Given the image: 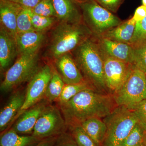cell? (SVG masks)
<instances>
[{"label":"cell","instance_id":"obj_1","mask_svg":"<svg viewBox=\"0 0 146 146\" xmlns=\"http://www.w3.org/2000/svg\"><path fill=\"white\" fill-rule=\"evenodd\" d=\"M59 106L69 127L80 125L89 118L105 117L117 106L111 94L99 93L93 88L82 90Z\"/></svg>","mask_w":146,"mask_h":146},{"label":"cell","instance_id":"obj_2","mask_svg":"<svg viewBox=\"0 0 146 146\" xmlns=\"http://www.w3.org/2000/svg\"><path fill=\"white\" fill-rule=\"evenodd\" d=\"M84 79L96 91L106 93L104 78V56L93 35L72 52Z\"/></svg>","mask_w":146,"mask_h":146},{"label":"cell","instance_id":"obj_3","mask_svg":"<svg viewBox=\"0 0 146 146\" xmlns=\"http://www.w3.org/2000/svg\"><path fill=\"white\" fill-rule=\"evenodd\" d=\"M92 35L83 22L78 24L60 22L52 32L46 55L54 60L72 52Z\"/></svg>","mask_w":146,"mask_h":146},{"label":"cell","instance_id":"obj_4","mask_svg":"<svg viewBox=\"0 0 146 146\" xmlns=\"http://www.w3.org/2000/svg\"><path fill=\"white\" fill-rule=\"evenodd\" d=\"M104 118L107 132L102 146H121L138 123L133 111L123 106H117Z\"/></svg>","mask_w":146,"mask_h":146},{"label":"cell","instance_id":"obj_5","mask_svg":"<svg viewBox=\"0 0 146 146\" xmlns=\"http://www.w3.org/2000/svg\"><path fill=\"white\" fill-rule=\"evenodd\" d=\"M146 74L133 65L129 75L119 89L112 95L117 106L133 110L146 99Z\"/></svg>","mask_w":146,"mask_h":146},{"label":"cell","instance_id":"obj_6","mask_svg":"<svg viewBox=\"0 0 146 146\" xmlns=\"http://www.w3.org/2000/svg\"><path fill=\"white\" fill-rule=\"evenodd\" d=\"M80 7L83 23L94 36H101L123 22L95 0L80 2Z\"/></svg>","mask_w":146,"mask_h":146},{"label":"cell","instance_id":"obj_7","mask_svg":"<svg viewBox=\"0 0 146 146\" xmlns=\"http://www.w3.org/2000/svg\"><path fill=\"white\" fill-rule=\"evenodd\" d=\"M37 53L22 54L6 72L0 86L1 91L6 93L22 84L29 81L39 70Z\"/></svg>","mask_w":146,"mask_h":146},{"label":"cell","instance_id":"obj_8","mask_svg":"<svg viewBox=\"0 0 146 146\" xmlns=\"http://www.w3.org/2000/svg\"><path fill=\"white\" fill-rule=\"evenodd\" d=\"M67 127L60 108L49 104L38 118L32 136L41 140L58 137L66 132Z\"/></svg>","mask_w":146,"mask_h":146},{"label":"cell","instance_id":"obj_9","mask_svg":"<svg viewBox=\"0 0 146 146\" xmlns=\"http://www.w3.org/2000/svg\"><path fill=\"white\" fill-rule=\"evenodd\" d=\"M51 75V65L46 64L39 68L36 74L29 81L25 91V98L23 105L12 123L15 122L27 110L45 99Z\"/></svg>","mask_w":146,"mask_h":146},{"label":"cell","instance_id":"obj_10","mask_svg":"<svg viewBox=\"0 0 146 146\" xmlns=\"http://www.w3.org/2000/svg\"><path fill=\"white\" fill-rule=\"evenodd\" d=\"M133 64L104 56V78L106 86L113 95L127 78Z\"/></svg>","mask_w":146,"mask_h":146},{"label":"cell","instance_id":"obj_11","mask_svg":"<svg viewBox=\"0 0 146 146\" xmlns=\"http://www.w3.org/2000/svg\"><path fill=\"white\" fill-rule=\"evenodd\" d=\"M94 36L104 56L133 65L134 49L129 44L112 41L101 36Z\"/></svg>","mask_w":146,"mask_h":146},{"label":"cell","instance_id":"obj_12","mask_svg":"<svg viewBox=\"0 0 146 146\" xmlns=\"http://www.w3.org/2000/svg\"><path fill=\"white\" fill-rule=\"evenodd\" d=\"M49 103L44 99L27 110L17 119L11 128L20 135H32L38 118Z\"/></svg>","mask_w":146,"mask_h":146},{"label":"cell","instance_id":"obj_13","mask_svg":"<svg viewBox=\"0 0 146 146\" xmlns=\"http://www.w3.org/2000/svg\"><path fill=\"white\" fill-rule=\"evenodd\" d=\"M54 60V67L65 84L86 81L71 53L65 54Z\"/></svg>","mask_w":146,"mask_h":146},{"label":"cell","instance_id":"obj_14","mask_svg":"<svg viewBox=\"0 0 146 146\" xmlns=\"http://www.w3.org/2000/svg\"><path fill=\"white\" fill-rule=\"evenodd\" d=\"M52 1L58 21L70 24L83 22L79 0H52Z\"/></svg>","mask_w":146,"mask_h":146},{"label":"cell","instance_id":"obj_15","mask_svg":"<svg viewBox=\"0 0 146 146\" xmlns=\"http://www.w3.org/2000/svg\"><path fill=\"white\" fill-rule=\"evenodd\" d=\"M26 92L17 91L10 97L7 103L0 112V131L1 133L7 130L13 119L23 105Z\"/></svg>","mask_w":146,"mask_h":146},{"label":"cell","instance_id":"obj_16","mask_svg":"<svg viewBox=\"0 0 146 146\" xmlns=\"http://www.w3.org/2000/svg\"><path fill=\"white\" fill-rule=\"evenodd\" d=\"M23 6L18 3L9 0H0L1 25L16 39L18 35L17 19Z\"/></svg>","mask_w":146,"mask_h":146},{"label":"cell","instance_id":"obj_17","mask_svg":"<svg viewBox=\"0 0 146 146\" xmlns=\"http://www.w3.org/2000/svg\"><path fill=\"white\" fill-rule=\"evenodd\" d=\"M18 53L16 39L4 27L0 29V66L5 70Z\"/></svg>","mask_w":146,"mask_h":146},{"label":"cell","instance_id":"obj_18","mask_svg":"<svg viewBox=\"0 0 146 146\" xmlns=\"http://www.w3.org/2000/svg\"><path fill=\"white\" fill-rule=\"evenodd\" d=\"M46 39L45 32L34 30L18 34L16 41L18 53H37Z\"/></svg>","mask_w":146,"mask_h":146},{"label":"cell","instance_id":"obj_19","mask_svg":"<svg viewBox=\"0 0 146 146\" xmlns=\"http://www.w3.org/2000/svg\"><path fill=\"white\" fill-rule=\"evenodd\" d=\"M136 23L132 17L100 36L112 41L129 44L134 33Z\"/></svg>","mask_w":146,"mask_h":146},{"label":"cell","instance_id":"obj_20","mask_svg":"<svg viewBox=\"0 0 146 146\" xmlns=\"http://www.w3.org/2000/svg\"><path fill=\"white\" fill-rule=\"evenodd\" d=\"M42 141L32 135H20L10 127L1 133L0 146H33Z\"/></svg>","mask_w":146,"mask_h":146},{"label":"cell","instance_id":"obj_21","mask_svg":"<svg viewBox=\"0 0 146 146\" xmlns=\"http://www.w3.org/2000/svg\"><path fill=\"white\" fill-rule=\"evenodd\" d=\"M80 125L99 146H102L106 132L107 126L101 118L92 117L85 120Z\"/></svg>","mask_w":146,"mask_h":146},{"label":"cell","instance_id":"obj_22","mask_svg":"<svg viewBox=\"0 0 146 146\" xmlns=\"http://www.w3.org/2000/svg\"><path fill=\"white\" fill-rule=\"evenodd\" d=\"M52 75L45 99L49 103L57 101L65 84L54 66L51 65Z\"/></svg>","mask_w":146,"mask_h":146},{"label":"cell","instance_id":"obj_23","mask_svg":"<svg viewBox=\"0 0 146 146\" xmlns=\"http://www.w3.org/2000/svg\"><path fill=\"white\" fill-rule=\"evenodd\" d=\"M89 88H93L86 81L74 84H65L57 100L58 105L64 104L80 91Z\"/></svg>","mask_w":146,"mask_h":146},{"label":"cell","instance_id":"obj_24","mask_svg":"<svg viewBox=\"0 0 146 146\" xmlns=\"http://www.w3.org/2000/svg\"><path fill=\"white\" fill-rule=\"evenodd\" d=\"M33 13L32 9L23 7L17 17L18 35L35 30L32 23Z\"/></svg>","mask_w":146,"mask_h":146},{"label":"cell","instance_id":"obj_25","mask_svg":"<svg viewBox=\"0 0 146 146\" xmlns=\"http://www.w3.org/2000/svg\"><path fill=\"white\" fill-rule=\"evenodd\" d=\"M70 135L78 146H99L80 125L70 127Z\"/></svg>","mask_w":146,"mask_h":146},{"label":"cell","instance_id":"obj_26","mask_svg":"<svg viewBox=\"0 0 146 146\" xmlns=\"http://www.w3.org/2000/svg\"><path fill=\"white\" fill-rule=\"evenodd\" d=\"M145 130L138 123L132 128L120 146H139L142 145Z\"/></svg>","mask_w":146,"mask_h":146},{"label":"cell","instance_id":"obj_27","mask_svg":"<svg viewBox=\"0 0 146 146\" xmlns=\"http://www.w3.org/2000/svg\"><path fill=\"white\" fill-rule=\"evenodd\" d=\"M146 42V16L136 23L135 30L129 45L136 48Z\"/></svg>","mask_w":146,"mask_h":146},{"label":"cell","instance_id":"obj_28","mask_svg":"<svg viewBox=\"0 0 146 146\" xmlns=\"http://www.w3.org/2000/svg\"><path fill=\"white\" fill-rule=\"evenodd\" d=\"M58 20L54 17H45L33 13L32 16V23L35 30L45 32L52 27L55 22Z\"/></svg>","mask_w":146,"mask_h":146},{"label":"cell","instance_id":"obj_29","mask_svg":"<svg viewBox=\"0 0 146 146\" xmlns=\"http://www.w3.org/2000/svg\"><path fill=\"white\" fill-rule=\"evenodd\" d=\"M33 13L45 17L56 18L52 0H42L32 9Z\"/></svg>","mask_w":146,"mask_h":146},{"label":"cell","instance_id":"obj_30","mask_svg":"<svg viewBox=\"0 0 146 146\" xmlns=\"http://www.w3.org/2000/svg\"><path fill=\"white\" fill-rule=\"evenodd\" d=\"M134 49L133 65L146 74V42Z\"/></svg>","mask_w":146,"mask_h":146},{"label":"cell","instance_id":"obj_31","mask_svg":"<svg viewBox=\"0 0 146 146\" xmlns=\"http://www.w3.org/2000/svg\"><path fill=\"white\" fill-rule=\"evenodd\" d=\"M132 110L136 115L138 123L146 131V100L141 102Z\"/></svg>","mask_w":146,"mask_h":146},{"label":"cell","instance_id":"obj_32","mask_svg":"<svg viewBox=\"0 0 146 146\" xmlns=\"http://www.w3.org/2000/svg\"><path fill=\"white\" fill-rule=\"evenodd\" d=\"M100 5L112 13H116L124 0H95Z\"/></svg>","mask_w":146,"mask_h":146},{"label":"cell","instance_id":"obj_33","mask_svg":"<svg viewBox=\"0 0 146 146\" xmlns=\"http://www.w3.org/2000/svg\"><path fill=\"white\" fill-rule=\"evenodd\" d=\"M54 146H78L70 134L65 133L58 136Z\"/></svg>","mask_w":146,"mask_h":146},{"label":"cell","instance_id":"obj_34","mask_svg":"<svg viewBox=\"0 0 146 146\" xmlns=\"http://www.w3.org/2000/svg\"><path fill=\"white\" fill-rule=\"evenodd\" d=\"M146 16V7L142 5L136 9L132 18L137 23L143 20Z\"/></svg>","mask_w":146,"mask_h":146},{"label":"cell","instance_id":"obj_35","mask_svg":"<svg viewBox=\"0 0 146 146\" xmlns=\"http://www.w3.org/2000/svg\"><path fill=\"white\" fill-rule=\"evenodd\" d=\"M42 0H19L18 3L24 7L33 9Z\"/></svg>","mask_w":146,"mask_h":146},{"label":"cell","instance_id":"obj_36","mask_svg":"<svg viewBox=\"0 0 146 146\" xmlns=\"http://www.w3.org/2000/svg\"><path fill=\"white\" fill-rule=\"evenodd\" d=\"M57 137L47 138L33 146H54Z\"/></svg>","mask_w":146,"mask_h":146},{"label":"cell","instance_id":"obj_37","mask_svg":"<svg viewBox=\"0 0 146 146\" xmlns=\"http://www.w3.org/2000/svg\"><path fill=\"white\" fill-rule=\"evenodd\" d=\"M142 145L143 146H146V131H145V133H144Z\"/></svg>","mask_w":146,"mask_h":146},{"label":"cell","instance_id":"obj_38","mask_svg":"<svg viewBox=\"0 0 146 146\" xmlns=\"http://www.w3.org/2000/svg\"><path fill=\"white\" fill-rule=\"evenodd\" d=\"M142 5L146 7V0H142Z\"/></svg>","mask_w":146,"mask_h":146},{"label":"cell","instance_id":"obj_39","mask_svg":"<svg viewBox=\"0 0 146 146\" xmlns=\"http://www.w3.org/2000/svg\"><path fill=\"white\" fill-rule=\"evenodd\" d=\"M80 2H84L88 1H92V0H79Z\"/></svg>","mask_w":146,"mask_h":146},{"label":"cell","instance_id":"obj_40","mask_svg":"<svg viewBox=\"0 0 146 146\" xmlns=\"http://www.w3.org/2000/svg\"><path fill=\"white\" fill-rule=\"evenodd\" d=\"M9 1H11L14 2L18 3L19 0H9Z\"/></svg>","mask_w":146,"mask_h":146},{"label":"cell","instance_id":"obj_41","mask_svg":"<svg viewBox=\"0 0 146 146\" xmlns=\"http://www.w3.org/2000/svg\"><path fill=\"white\" fill-rule=\"evenodd\" d=\"M143 146V145H140V146Z\"/></svg>","mask_w":146,"mask_h":146},{"label":"cell","instance_id":"obj_42","mask_svg":"<svg viewBox=\"0 0 146 146\" xmlns=\"http://www.w3.org/2000/svg\"></svg>","mask_w":146,"mask_h":146}]
</instances>
